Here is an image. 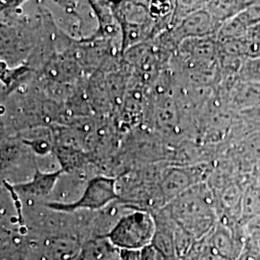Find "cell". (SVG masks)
<instances>
[{
    "label": "cell",
    "instance_id": "obj_1",
    "mask_svg": "<svg viewBox=\"0 0 260 260\" xmlns=\"http://www.w3.org/2000/svg\"><path fill=\"white\" fill-rule=\"evenodd\" d=\"M168 214L195 240H201L212 233L218 215L213 196L208 187L199 183L171 201Z\"/></svg>",
    "mask_w": 260,
    "mask_h": 260
},
{
    "label": "cell",
    "instance_id": "obj_2",
    "mask_svg": "<svg viewBox=\"0 0 260 260\" xmlns=\"http://www.w3.org/2000/svg\"><path fill=\"white\" fill-rule=\"evenodd\" d=\"M156 231L155 218L148 211L132 209L123 215L107 235L119 250H139L152 244Z\"/></svg>",
    "mask_w": 260,
    "mask_h": 260
},
{
    "label": "cell",
    "instance_id": "obj_3",
    "mask_svg": "<svg viewBox=\"0 0 260 260\" xmlns=\"http://www.w3.org/2000/svg\"><path fill=\"white\" fill-rule=\"evenodd\" d=\"M118 198L117 181L110 177H98L87 183L83 195L76 203L68 205L55 204L52 207L64 210H100Z\"/></svg>",
    "mask_w": 260,
    "mask_h": 260
},
{
    "label": "cell",
    "instance_id": "obj_4",
    "mask_svg": "<svg viewBox=\"0 0 260 260\" xmlns=\"http://www.w3.org/2000/svg\"><path fill=\"white\" fill-rule=\"evenodd\" d=\"M201 172L192 168H172L165 171L159 179L158 188L161 199L169 204L188 189L201 183Z\"/></svg>",
    "mask_w": 260,
    "mask_h": 260
},
{
    "label": "cell",
    "instance_id": "obj_5",
    "mask_svg": "<svg viewBox=\"0 0 260 260\" xmlns=\"http://www.w3.org/2000/svg\"><path fill=\"white\" fill-rule=\"evenodd\" d=\"M218 25L205 5V9L197 10L176 24L175 35L180 38L181 42L186 39L204 38L211 34Z\"/></svg>",
    "mask_w": 260,
    "mask_h": 260
},
{
    "label": "cell",
    "instance_id": "obj_6",
    "mask_svg": "<svg viewBox=\"0 0 260 260\" xmlns=\"http://www.w3.org/2000/svg\"><path fill=\"white\" fill-rule=\"evenodd\" d=\"M210 244L215 254L226 260H236L242 252L239 242L223 224H218L210 233Z\"/></svg>",
    "mask_w": 260,
    "mask_h": 260
},
{
    "label": "cell",
    "instance_id": "obj_7",
    "mask_svg": "<svg viewBox=\"0 0 260 260\" xmlns=\"http://www.w3.org/2000/svg\"><path fill=\"white\" fill-rule=\"evenodd\" d=\"M116 248L107 236L95 237L80 248L76 260H109L117 254Z\"/></svg>",
    "mask_w": 260,
    "mask_h": 260
},
{
    "label": "cell",
    "instance_id": "obj_8",
    "mask_svg": "<svg viewBox=\"0 0 260 260\" xmlns=\"http://www.w3.org/2000/svg\"><path fill=\"white\" fill-rule=\"evenodd\" d=\"M60 172L52 174H42L37 172L35 178L32 182L19 186L18 190L27 193L29 195H47L53 188L58 179Z\"/></svg>",
    "mask_w": 260,
    "mask_h": 260
},
{
    "label": "cell",
    "instance_id": "obj_9",
    "mask_svg": "<svg viewBox=\"0 0 260 260\" xmlns=\"http://www.w3.org/2000/svg\"><path fill=\"white\" fill-rule=\"evenodd\" d=\"M157 121L162 128L171 129L177 125V110L175 103L169 96H163L158 103Z\"/></svg>",
    "mask_w": 260,
    "mask_h": 260
},
{
    "label": "cell",
    "instance_id": "obj_10",
    "mask_svg": "<svg viewBox=\"0 0 260 260\" xmlns=\"http://www.w3.org/2000/svg\"><path fill=\"white\" fill-rule=\"evenodd\" d=\"M243 75L253 79H260V58L249 61L245 65Z\"/></svg>",
    "mask_w": 260,
    "mask_h": 260
},
{
    "label": "cell",
    "instance_id": "obj_11",
    "mask_svg": "<svg viewBox=\"0 0 260 260\" xmlns=\"http://www.w3.org/2000/svg\"><path fill=\"white\" fill-rule=\"evenodd\" d=\"M121 260H141L142 251L139 250H120L119 252Z\"/></svg>",
    "mask_w": 260,
    "mask_h": 260
},
{
    "label": "cell",
    "instance_id": "obj_12",
    "mask_svg": "<svg viewBox=\"0 0 260 260\" xmlns=\"http://www.w3.org/2000/svg\"><path fill=\"white\" fill-rule=\"evenodd\" d=\"M109 260H121V258H120V255H119V253H117L116 255H114L113 257H111L110 259Z\"/></svg>",
    "mask_w": 260,
    "mask_h": 260
}]
</instances>
